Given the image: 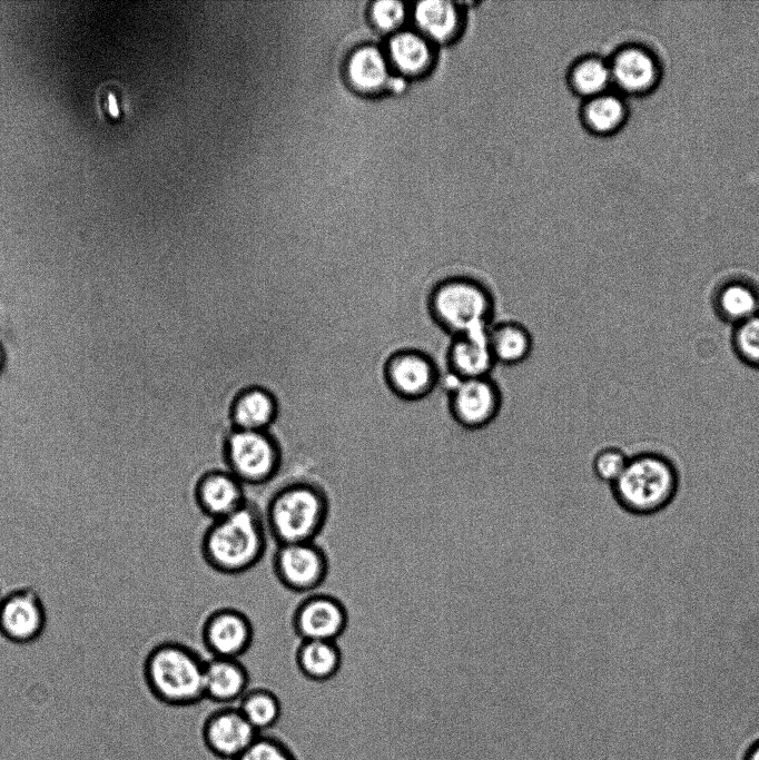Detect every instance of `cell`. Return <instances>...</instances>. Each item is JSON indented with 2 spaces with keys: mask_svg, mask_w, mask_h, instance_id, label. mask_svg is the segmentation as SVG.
<instances>
[{
  "mask_svg": "<svg viewBox=\"0 0 759 760\" xmlns=\"http://www.w3.org/2000/svg\"><path fill=\"white\" fill-rule=\"evenodd\" d=\"M731 342L738 357L759 369V314L736 325Z\"/></svg>",
  "mask_w": 759,
  "mask_h": 760,
  "instance_id": "obj_28",
  "label": "cell"
},
{
  "mask_svg": "<svg viewBox=\"0 0 759 760\" xmlns=\"http://www.w3.org/2000/svg\"><path fill=\"white\" fill-rule=\"evenodd\" d=\"M206 660L190 645L166 640L154 644L141 664L142 681L150 695L170 708H190L205 700Z\"/></svg>",
  "mask_w": 759,
  "mask_h": 760,
  "instance_id": "obj_3",
  "label": "cell"
},
{
  "mask_svg": "<svg viewBox=\"0 0 759 760\" xmlns=\"http://www.w3.org/2000/svg\"><path fill=\"white\" fill-rule=\"evenodd\" d=\"M629 458L619 447H603L592 460L593 474L601 482L612 485L623 473Z\"/></svg>",
  "mask_w": 759,
  "mask_h": 760,
  "instance_id": "obj_30",
  "label": "cell"
},
{
  "mask_svg": "<svg viewBox=\"0 0 759 760\" xmlns=\"http://www.w3.org/2000/svg\"><path fill=\"white\" fill-rule=\"evenodd\" d=\"M717 314L735 326L759 314V289L751 283L733 279L714 295Z\"/></svg>",
  "mask_w": 759,
  "mask_h": 760,
  "instance_id": "obj_20",
  "label": "cell"
},
{
  "mask_svg": "<svg viewBox=\"0 0 759 760\" xmlns=\"http://www.w3.org/2000/svg\"><path fill=\"white\" fill-rule=\"evenodd\" d=\"M487 329L453 336L446 351L451 377L470 379L490 376L495 362L489 346Z\"/></svg>",
  "mask_w": 759,
  "mask_h": 760,
  "instance_id": "obj_15",
  "label": "cell"
},
{
  "mask_svg": "<svg viewBox=\"0 0 759 760\" xmlns=\"http://www.w3.org/2000/svg\"><path fill=\"white\" fill-rule=\"evenodd\" d=\"M413 17L422 36L437 43L447 42L460 24L456 4L447 0H423L415 3Z\"/></svg>",
  "mask_w": 759,
  "mask_h": 760,
  "instance_id": "obj_21",
  "label": "cell"
},
{
  "mask_svg": "<svg viewBox=\"0 0 759 760\" xmlns=\"http://www.w3.org/2000/svg\"><path fill=\"white\" fill-rule=\"evenodd\" d=\"M331 509L323 485L295 478L275 488L262 512L269 539L279 545L316 541L327 525Z\"/></svg>",
  "mask_w": 759,
  "mask_h": 760,
  "instance_id": "obj_2",
  "label": "cell"
},
{
  "mask_svg": "<svg viewBox=\"0 0 759 760\" xmlns=\"http://www.w3.org/2000/svg\"><path fill=\"white\" fill-rule=\"evenodd\" d=\"M235 705L259 734L277 726L283 717L280 698L265 687H250Z\"/></svg>",
  "mask_w": 759,
  "mask_h": 760,
  "instance_id": "obj_23",
  "label": "cell"
},
{
  "mask_svg": "<svg viewBox=\"0 0 759 760\" xmlns=\"http://www.w3.org/2000/svg\"><path fill=\"white\" fill-rule=\"evenodd\" d=\"M393 65L402 76H417L428 68L432 49L426 38L413 31H401L392 37L388 45Z\"/></svg>",
  "mask_w": 759,
  "mask_h": 760,
  "instance_id": "obj_22",
  "label": "cell"
},
{
  "mask_svg": "<svg viewBox=\"0 0 759 760\" xmlns=\"http://www.w3.org/2000/svg\"><path fill=\"white\" fill-rule=\"evenodd\" d=\"M250 688V674L240 659L209 658L205 663L204 695L215 704L235 705Z\"/></svg>",
  "mask_w": 759,
  "mask_h": 760,
  "instance_id": "obj_16",
  "label": "cell"
},
{
  "mask_svg": "<svg viewBox=\"0 0 759 760\" xmlns=\"http://www.w3.org/2000/svg\"><path fill=\"white\" fill-rule=\"evenodd\" d=\"M584 116L593 130L607 132L615 128L621 121L623 107L615 97L600 96L586 105Z\"/></svg>",
  "mask_w": 759,
  "mask_h": 760,
  "instance_id": "obj_27",
  "label": "cell"
},
{
  "mask_svg": "<svg viewBox=\"0 0 759 760\" xmlns=\"http://www.w3.org/2000/svg\"><path fill=\"white\" fill-rule=\"evenodd\" d=\"M258 736L236 705L216 708L199 729L205 750L218 760H235Z\"/></svg>",
  "mask_w": 759,
  "mask_h": 760,
  "instance_id": "obj_13",
  "label": "cell"
},
{
  "mask_svg": "<svg viewBox=\"0 0 759 760\" xmlns=\"http://www.w3.org/2000/svg\"><path fill=\"white\" fill-rule=\"evenodd\" d=\"M329 569V557L316 541L279 544L272 555L275 579L295 594L316 592L325 583Z\"/></svg>",
  "mask_w": 759,
  "mask_h": 760,
  "instance_id": "obj_7",
  "label": "cell"
},
{
  "mask_svg": "<svg viewBox=\"0 0 759 760\" xmlns=\"http://www.w3.org/2000/svg\"><path fill=\"white\" fill-rule=\"evenodd\" d=\"M405 17L406 8L401 1L379 0L372 7V18L375 24L386 32L397 29L404 22Z\"/></svg>",
  "mask_w": 759,
  "mask_h": 760,
  "instance_id": "obj_31",
  "label": "cell"
},
{
  "mask_svg": "<svg viewBox=\"0 0 759 760\" xmlns=\"http://www.w3.org/2000/svg\"><path fill=\"white\" fill-rule=\"evenodd\" d=\"M227 470L244 485L269 483L282 465V453L265 431L234 430L225 441Z\"/></svg>",
  "mask_w": 759,
  "mask_h": 760,
  "instance_id": "obj_6",
  "label": "cell"
},
{
  "mask_svg": "<svg viewBox=\"0 0 759 760\" xmlns=\"http://www.w3.org/2000/svg\"><path fill=\"white\" fill-rule=\"evenodd\" d=\"M3 363H4V354H3L2 348L0 347V371L3 366Z\"/></svg>",
  "mask_w": 759,
  "mask_h": 760,
  "instance_id": "obj_34",
  "label": "cell"
},
{
  "mask_svg": "<svg viewBox=\"0 0 759 760\" xmlns=\"http://www.w3.org/2000/svg\"><path fill=\"white\" fill-rule=\"evenodd\" d=\"M348 622L345 603L331 593L317 591L305 595L290 616V626L299 641H337L347 630Z\"/></svg>",
  "mask_w": 759,
  "mask_h": 760,
  "instance_id": "obj_10",
  "label": "cell"
},
{
  "mask_svg": "<svg viewBox=\"0 0 759 760\" xmlns=\"http://www.w3.org/2000/svg\"><path fill=\"white\" fill-rule=\"evenodd\" d=\"M103 109L108 117L116 119L119 117L120 108L117 96L112 91H108L103 98Z\"/></svg>",
  "mask_w": 759,
  "mask_h": 760,
  "instance_id": "obj_32",
  "label": "cell"
},
{
  "mask_svg": "<svg viewBox=\"0 0 759 760\" xmlns=\"http://www.w3.org/2000/svg\"><path fill=\"white\" fill-rule=\"evenodd\" d=\"M191 495L197 510L209 521L228 516L249 502L245 485L228 470L220 468L201 473Z\"/></svg>",
  "mask_w": 759,
  "mask_h": 760,
  "instance_id": "obj_14",
  "label": "cell"
},
{
  "mask_svg": "<svg viewBox=\"0 0 759 760\" xmlns=\"http://www.w3.org/2000/svg\"><path fill=\"white\" fill-rule=\"evenodd\" d=\"M235 430L265 431L276 417L277 402L262 386H248L237 393L230 405Z\"/></svg>",
  "mask_w": 759,
  "mask_h": 760,
  "instance_id": "obj_18",
  "label": "cell"
},
{
  "mask_svg": "<svg viewBox=\"0 0 759 760\" xmlns=\"http://www.w3.org/2000/svg\"><path fill=\"white\" fill-rule=\"evenodd\" d=\"M610 70L599 59H586L578 63L571 71L573 88L584 96H593L601 92L608 85Z\"/></svg>",
  "mask_w": 759,
  "mask_h": 760,
  "instance_id": "obj_26",
  "label": "cell"
},
{
  "mask_svg": "<svg viewBox=\"0 0 759 760\" xmlns=\"http://www.w3.org/2000/svg\"><path fill=\"white\" fill-rule=\"evenodd\" d=\"M235 760H299L294 749L284 739L272 734H259Z\"/></svg>",
  "mask_w": 759,
  "mask_h": 760,
  "instance_id": "obj_29",
  "label": "cell"
},
{
  "mask_svg": "<svg viewBox=\"0 0 759 760\" xmlns=\"http://www.w3.org/2000/svg\"><path fill=\"white\" fill-rule=\"evenodd\" d=\"M489 346L495 364L514 366L529 358L533 349L530 330L515 320L493 324L487 329Z\"/></svg>",
  "mask_w": 759,
  "mask_h": 760,
  "instance_id": "obj_19",
  "label": "cell"
},
{
  "mask_svg": "<svg viewBox=\"0 0 759 760\" xmlns=\"http://www.w3.org/2000/svg\"><path fill=\"white\" fill-rule=\"evenodd\" d=\"M294 662L304 679L325 683L339 673L343 653L337 641L302 640L296 647Z\"/></svg>",
  "mask_w": 759,
  "mask_h": 760,
  "instance_id": "obj_17",
  "label": "cell"
},
{
  "mask_svg": "<svg viewBox=\"0 0 759 760\" xmlns=\"http://www.w3.org/2000/svg\"><path fill=\"white\" fill-rule=\"evenodd\" d=\"M741 760H759V737L748 744Z\"/></svg>",
  "mask_w": 759,
  "mask_h": 760,
  "instance_id": "obj_33",
  "label": "cell"
},
{
  "mask_svg": "<svg viewBox=\"0 0 759 760\" xmlns=\"http://www.w3.org/2000/svg\"><path fill=\"white\" fill-rule=\"evenodd\" d=\"M679 485L678 470L667 456L641 453L629 458L611 491L622 510L648 516L667 509L676 499Z\"/></svg>",
  "mask_w": 759,
  "mask_h": 760,
  "instance_id": "obj_4",
  "label": "cell"
},
{
  "mask_svg": "<svg viewBox=\"0 0 759 760\" xmlns=\"http://www.w3.org/2000/svg\"><path fill=\"white\" fill-rule=\"evenodd\" d=\"M268 541L263 512L249 500L239 511L209 521L200 536L199 553L214 572L236 576L259 564Z\"/></svg>",
  "mask_w": 759,
  "mask_h": 760,
  "instance_id": "obj_1",
  "label": "cell"
},
{
  "mask_svg": "<svg viewBox=\"0 0 759 760\" xmlns=\"http://www.w3.org/2000/svg\"><path fill=\"white\" fill-rule=\"evenodd\" d=\"M1 596H2V594H1V590H0V600H1Z\"/></svg>",
  "mask_w": 759,
  "mask_h": 760,
  "instance_id": "obj_35",
  "label": "cell"
},
{
  "mask_svg": "<svg viewBox=\"0 0 759 760\" xmlns=\"http://www.w3.org/2000/svg\"><path fill=\"white\" fill-rule=\"evenodd\" d=\"M47 625V611L40 594L31 586H19L0 600V634L18 645L38 640Z\"/></svg>",
  "mask_w": 759,
  "mask_h": 760,
  "instance_id": "obj_12",
  "label": "cell"
},
{
  "mask_svg": "<svg viewBox=\"0 0 759 760\" xmlns=\"http://www.w3.org/2000/svg\"><path fill=\"white\" fill-rule=\"evenodd\" d=\"M612 71L618 83L624 89L641 90L652 82L654 65L645 52L628 49L617 57Z\"/></svg>",
  "mask_w": 759,
  "mask_h": 760,
  "instance_id": "obj_25",
  "label": "cell"
},
{
  "mask_svg": "<svg viewBox=\"0 0 759 760\" xmlns=\"http://www.w3.org/2000/svg\"><path fill=\"white\" fill-rule=\"evenodd\" d=\"M348 75L353 85L364 91H376L387 86L391 78L385 57L376 47L358 49L348 63Z\"/></svg>",
  "mask_w": 759,
  "mask_h": 760,
  "instance_id": "obj_24",
  "label": "cell"
},
{
  "mask_svg": "<svg viewBox=\"0 0 759 760\" xmlns=\"http://www.w3.org/2000/svg\"><path fill=\"white\" fill-rule=\"evenodd\" d=\"M452 378L447 388L448 411L452 418L471 431L489 426L500 414L502 393L490 377Z\"/></svg>",
  "mask_w": 759,
  "mask_h": 760,
  "instance_id": "obj_8",
  "label": "cell"
},
{
  "mask_svg": "<svg viewBox=\"0 0 759 760\" xmlns=\"http://www.w3.org/2000/svg\"><path fill=\"white\" fill-rule=\"evenodd\" d=\"M255 629L239 609L221 606L210 611L200 626V639L210 658L240 659L253 645Z\"/></svg>",
  "mask_w": 759,
  "mask_h": 760,
  "instance_id": "obj_11",
  "label": "cell"
},
{
  "mask_svg": "<svg viewBox=\"0 0 759 760\" xmlns=\"http://www.w3.org/2000/svg\"><path fill=\"white\" fill-rule=\"evenodd\" d=\"M432 320L453 336L486 330L494 314V299L480 280L455 275L438 280L427 295Z\"/></svg>",
  "mask_w": 759,
  "mask_h": 760,
  "instance_id": "obj_5",
  "label": "cell"
},
{
  "mask_svg": "<svg viewBox=\"0 0 759 760\" xmlns=\"http://www.w3.org/2000/svg\"><path fill=\"white\" fill-rule=\"evenodd\" d=\"M383 375L390 391L407 402L427 397L441 377L432 356L417 348H401L392 353L384 364Z\"/></svg>",
  "mask_w": 759,
  "mask_h": 760,
  "instance_id": "obj_9",
  "label": "cell"
}]
</instances>
